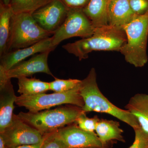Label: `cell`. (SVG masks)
Segmentation results:
<instances>
[{
  "label": "cell",
  "mask_w": 148,
  "mask_h": 148,
  "mask_svg": "<svg viewBox=\"0 0 148 148\" xmlns=\"http://www.w3.org/2000/svg\"><path fill=\"white\" fill-rule=\"evenodd\" d=\"M127 41L126 35L123 28L108 25L95 29L92 36L77 41L66 44L63 48L73 54L79 61L88 58L92 51H120Z\"/></svg>",
  "instance_id": "7a4b0ae2"
},
{
  "label": "cell",
  "mask_w": 148,
  "mask_h": 148,
  "mask_svg": "<svg viewBox=\"0 0 148 148\" xmlns=\"http://www.w3.org/2000/svg\"><path fill=\"white\" fill-rule=\"evenodd\" d=\"M14 12L10 5L0 3V57L7 53Z\"/></svg>",
  "instance_id": "ac0fdd59"
},
{
  "label": "cell",
  "mask_w": 148,
  "mask_h": 148,
  "mask_svg": "<svg viewBox=\"0 0 148 148\" xmlns=\"http://www.w3.org/2000/svg\"><path fill=\"white\" fill-rule=\"evenodd\" d=\"M82 112L81 108L74 106L36 112H21L17 116L43 135L75 122Z\"/></svg>",
  "instance_id": "277c9868"
},
{
  "label": "cell",
  "mask_w": 148,
  "mask_h": 148,
  "mask_svg": "<svg viewBox=\"0 0 148 148\" xmlns=\"http://www.w3.org/2000/svg\"><path fill=\"white\" fill-rule=\"evenodd\" d=\"M0 148H7L6 147L3 138L1 135H0Z\"/></svg>",
  "instance_id": "83f0119b"
},
{
  "label": "cell",
  "mask_w": 148,
  "mask_h": 148,
  "mask_svg": "<svg viewBox=\"0 0 148 148\" xmlns=\"http://www.w3.org/2000/svg\"><path fill=\"white\" fill-rule=\"evenodd\" d=\"M53 0H11L10 5L14 13L32 14Z\"/></svg>",
  "instance_id": "ffe728a7"
},
{
  "label": "cell",
  "mask_w": 148,
  "mask_h": 148,
  "mask_svg": "<svg viewBox=\"0 0 148 148\" xmlns=\"http://www.w3.org/2000/svg\"><path fill=\"white\" fill-rule=\"evenodd\" d=\"M55 79L54 81L49 83L50 90L55 92H63L72 90L78 86L81 82L77 79Z\"/></svg>",
  "instance_id": "44dd1931"
},
{
  "label": "cell",
  "mask_w": 148,
  "mask_h": 148,
  "mask_svg": "<svg viewBox=\"0 0 148 148\" xmlns=\"http://www.w3.org/2000/svg\"><path fill=\"white\" fill-rule=\"evenodd\" d=\"M1 1L5 5H10L11 0H1Z\"/></svg>",
  "instance_id": "f1b7e54d"
},
{
  "label": "cell",
  "mask_w": 148,
  "mask_h": 148,
  "mask_svg": "<svg viewBox=\"0 0 148 148\" xmlns=\"http://www.w3.org/2000/svg\"><path fill=\"white\" fill-rule=\"evenodd\" d=\"M69 9L60 0H53L32 15L40 27L53 34L64 23Z\"/></svg>",
  "instance_id": "9c48e42d"
},
{
  "label": "cell",
  "mask_w": 148,
  "mask_h": 148,
  "mask_svg": "<svg viewBox=\"0 0 148 148\" xmlns=\"http://www.w3.org/2000/svg\"><path fill=\"white\" fill-rule=\"evenodd\" d=\"M129 2L136 15H144L148 12V0H129Z\"/></svg>",
  "instance_id": "d4e9b609"
},
{
  "label": "cell",
  "mask_w": 148,
  "mask_h": 148,
  "mask_svg": "<svg viewBox=\"0 0 148 148\" xmlns=\"http://www.w3.org/2000/svg\"><path fill=\"white\" fill-rule=\"evenodd\" d=\"M110 0H90L83 11L95 28L108 25V9Z\"/></svg>",
  "instance_id": "2e32d148"
},
{
  "label": "cell",
  "mask_w": 148,
  "mask_h": 148,
  "mask_svg": "<svg viewBox=\"0 0 148 148\" xmlns=\"http://www.w3.org/2000/svg\"><path fill=\"white\" fill-rule=\"evenodd\" d=\"M129 0H110L108 9V25L123 28L136 17Z\"/></svg>",
  "instance_id": "5bb4252c"
},
{
  "label": "cell",
  "mask_w": 148,
  "mask_h": 148,
  "mask_svg": "<svg viewBox=\"0 0 148 148\" xmlns=\"http://www.w3.org/2000/svg\"><path fill=\"white\" fill-rule=\"evenodd\" d=\"M96 28L81 9L69 8L66 19L51 37L53 47L73 37L85 38L92 36Z\"/></svg>",
  "instance_id": "52a82bcc"
},
{
  "label": "cell",
  "mask_w": 148,
  "mask_h": 148,
  "mask_svg": "<svg viewBox=\"0 0 148 148\" xmlns=\"http://www.w3.org/2000/svg\"><path fill=\"white\" fill-rule=\"evenodd\" d=\"M135 140L132 145L128 148H148V133L141 128L134 130Z\"/></svg>",
  "instance_id": "cb8c5ba5"
},
{
  "label": "cell",
  "mask_w": 148,
  "mask_h": 148,
  "mask_svg": "<svg viewBox=\"0 0 148 148\" xmlns=\"http://www.w3.org/2000/svg\"><path fill=\"white\" fill-rule=\"evenodd\" d=\"M51 50L33 56L32 58L14 66L7 71L0 69V77L6 79L28 77L37 73H44L53 76L48 64V58Z\"/></svg>",
  "instance_id": "8fae6325"
},
{
  "label": "cell",
  "mask_w": 148,
  "mask_h": 148,
  "mask_svg": "<svg viewBox=\"0 0 148 148\" xmlns=\"http://www.w3.org/2000/svg\"><path fill=\"white\" fill-rule=\"evenodd\" d=\"M0 135L3 138L7 148L39 144L43 140V136L38 130L14 114L11 124Z\"/></svg>",
  "instance_id": "ba28073f"
},
{
  "label": "cell",
  "mask_w": 148,
  "mask_h": 148,
  "mask_svg": "<svg viewBox=\"0 0 148 148\" xmlns=\"http://www.w3.org/2000/svg\"><path fill=\"white\" fill-rule=\"evenodd\" d=\"M125 108L136 118L140 128L148 133V94L133 95Z\"/></svg>",
  "instance_id": "9a60e30c"
},
{
  "label": "cell",
  "mask_w": 148,
  "mask_h": 148,
  "mask_svg": "<svg viewBox=\"0 0 148 148\" xmlns=\"http://www.w3.org/2000/svg\"><path fill=\"white\" fill-rule=\"evenodd\" d=\"M16 98L11 79H0V133L12 121Z\"/></svg>",
  "instance_id": "4fadbf2b"
},
{
  "label": "cell",
  "mask_w": 148,
  "mask_h": 148,
  "mask_svg": "<svg viewBox=\"0 0 148 148\" xmlns=\"http://www.w3.org/2000/svg\"><path fill=\"white\" fill-rule=\"evenodd\" d=\"M80 84L73 89L65 92L21 95L17 97L15 103L18 106L24 107L32 112L49 110L52 107L63 104H71L82 108L84 103L80 93Z\"/></svg>",
  "instance_id": "8992f818"
},
{
  "label": "cell",
  "mask_w": 148,
  "mask_h": 148,
  "mask_svg": "<svg viewBox=\"0 0 148 148\" xmlns=\"http://www.w3.org/2000/svg\"><path fill=\"white\" fill-rule=\"evenodd\" d=\"M57 133L68 148H106L96 133L84 131L76 123L60 128Z\"/></svg>",
  "instance_id": "30bf717a"
},
{
  "label": "cell",
  "mask_w": 148,
  "mask_h": 148,
  "mask_svg": "<svg viewBox=\"0 0 148 148\" xmlns=\"http://www.w3.org/2000/svg\"><path fill=\"white\" fill-rule=\"evenodd\" d=\"M100 120L97 116L91 118L88 117L85 113L82 111L75 123L82 130L88 132H94Z\"/></svg>",
  "instance_id": "7402d4cb"
},
{
  "label": "cell",
  "mask_w": 148,
  "mask_h": 148,
  "mask_svg": "<svg viewBox=\"0 0 148 148\" xmlns=\"http://www.w3.org/2000/svg\"><path fill=\"white\" fill-rule=\"evenodd\" d=\"M41 148H68L59 138L57 130L43 135Z\"/></svg>",
  "instance_id": "603a6c76"
},
{
  "label": "cell",
  "mask_w": 148,
  "mask_h": 148,
  "mask_svg": "<svg viewBox=\"0 0 148 148\" xmlns=\"http://www.w3.org/2000/svg\"><path fill=\"white\" fill-rule=\"evenodd\" d=\"M123 29L126 34L127 41L120 52L127 63L136 68L143 67L148 61V12L144 15H137Z\"/></svg>",
  "instance_id": "3957f363"
},
{
  "label": "cell",
  "mask_w": 148,
  "mask_h": 148,
  "mask_svg": "<svg viewBox=\"0 0 148 148\" xmlns=\"http://www.w3.org/2000/svg\"><path fill=\"white\" fill-rule=\"evenodd\" d=\"M42 142L41 143H39V144H35V145H25L18 146V147H15L7 148H41Z\"/></svg>",
  "instance_id": "4316f807"
},
{
  "label": "cell",
  "mask_w": 148,
  "mask_h": 148,
  "mask_svg": "<svg viewBox=\"0 0 148 148\" xmlns=\"http://www.w3.org/2000/svg\"><path fill=\"white\" fill-rule=\"evenodd\" d=\"M69 8H84L90 0H60Z\"/></svg>",
  "instance_id": "484cf974"
},
{
  "label": "cell",
  "mask_w": 148,
  "mask_h": 148,
  "mask_svg": "<svg viewBox=\"0 0 148 148\" xmlns=\"http://www.w3.org/2000/svg\"><path fill=\"white\" fill-rule=\"evenodd\" d=\"M51 35L37 24L32 14H14L7 52L31 46Z\"/></svg>",
  "instance_id": "5b68a950"
},
{
  "label": "cell",
  "mask_w": 148,
  "mask_h": 148,
  "mask_svg": "<svg viewBox=\"0 0 148 148\" xmlns=\"http://www.w3.org/2000/svg\"><path fill=\"white\" fill-rule=\"evenodd\" d=\"M55 49L52 46L51 37L31 46L9 51L1 57L0 69L7 71L29 56Z\"/></svg>",
  "instance_id": "7c38bea8"
},
{
  "label": "cell",
  "mask_w": 148,
  "mask_h": 148,
  "mask_svg": "<svg viewBox=\"0 0 148 148\" xmlns=\"http://www.w3.org/2000/svg\"><path fill=\"white\" fill-rule=\"evenodd\" d=\"M18 92L21 95H32L44 93L50 90L49 83L28 77L18 78Z\"/></svg>",
  "instance_id": "d6986e66"
},
{
  "label": "cell",
  "mask_w": 148,
  "mask_h": 148,
  "mask_svg": "<svg viewBox=\"0 0 148 148\" xmlns=\"http://www.w3.org/2000/svg\"><path fill=\"white\" fill-rule=\"evenodd\" d=\"M96 79L95 69L92 68L87 76L81 82L79 92L84 103L81 108L83 112L108 114L128 124L133 130L140 128L135 116L127 110L118 108L105 97L99 89Z\"/></svg>",
  "instance_id": "6da1fadb"
},
{
  "label": "cell",
  "mask_w": 148,
  "mask_h": 148,
  "mask_svg": "<svg viewBox=\"0 0 148 148\" xmlns=\"http://www.w3.org/2000/svg\"><path fill=\"white\" fill-rule=\"evenodd\" d=\"M95 131L105 147L108 143L113 140L125 142L122 135L123 131L120 127L118 122L100 119L97 123Z\"/></svg>",
  "instance_id": "e0dca14e"
}]
</instances>
